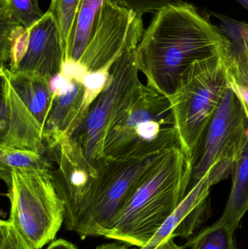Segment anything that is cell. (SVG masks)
<instances>
[{
	"instance_id": "5",
	"label": "cell",
	"mask_w": 248,
	"mask_h": 249,
	"mask_svg": "<svg viewBox=\"0 0 248 249\" xmlns=\"http://www.w3.org/2000/svg\"><path fill=\"white\" fill-rule=\"evenodd\" d=\"M230 53L194 63L181 75L174 92L167 97L181 147L192 160L228 89L227 64Z\"/></svg>"
},
{
	"instance_id": "25",
	"label": "cell",
	"mask_w": 248,
	"mask_h": 249,
	"mask_svg": "<svg viewBox=\"0 0 248 249\" xmlns=\"http://www.w3.org/2000/svg\"><path fill=\"white\" fill-rule=\"evenodd\" d=\"M0 249H34L9 220L0 222Z\"/></svg>"
},
{
	"instance_id": "14",
	"label": "cell",
	"mask_w": 248,
	"mask_h": 249,
	"mask_svg": "<svg viewBox=\"0 0 248 249\" xmlns=\"http://www.w3.org/2000/svg\"><path fill=\"white\" fill-rule=\"evenodd\" d=\"M83 92V84L72 82L68 90L52 102L43 130L48 150H52L63 139L74 135V124L81 109Z\"/></svg>"
},
{
	"instance_id": "12",
	"label": "cell",
	"mask_w": 248,
	"mask_h": 249,
	"mask_svg": "<svg viewBox=\"0 0 248 249\" xmlns=\"http://www.w3.org/2000/svg\"><path fill=\"white\" fill-rule=\"evenodd\" d=\"M29 31L27 53L17 70L36 73L50 80L61 72L66 58L64 39L58 23L47 11Z\"/></svg>"
},
{
	"instance_id": "22",
	"label": "cell",
	"mask_w": 248,
	"mask_h": 249,
	"mask_svg": "<svg viewBox=\"0 0 248 249\" xmlns=\"http://www.w3.org/2000/svg\"><path fill=\"white\" fill-rule=\"evenodd\" d=\"M0 168H46L54 169L45 155L32 150L0 146Z\"/></svg>"
},
{
	"instance_id": "1",
	"label": "cell",
	"mask_w": 248,
	"mask_h": 249,
	"mask_svg": "<svg viewBox=\"0 0 248 249\" xmlns=\"http://www.w3.org/2000/svg\"><path fill=\"white\" fill-rule=\"evenodd\" d=\"M232 42L209 15L181 1L159 10L135 50L147 86L168 97L194 63L231 52Z\"/></svg>"
},
{
	"instance_id": "3",
	"label": "cell",
	"mask_w": 248,
	"mask_h": 249,
	"mask_svg": "<svg viewBox=\"0 0 248 249\" xmlns=\"http://www.w3.org/2000/svg\"><path fill=\"white\" fill-rule=\"evenodd\" d=\"M179 143L168 98L140 82L108 133L104 158L151 156Z\"/></svg>"
},
{
	"instance_id": "21",
	"label": "cell",
	"mask_w": 248,
	"mask_h": 249,
	"mask_svg": "<svg viewBox=\"0 0 248 249\" xmlns=\"http://www.w3.org/2000/svg\"><path fill=\"white\" fill-rule=\"evenodd\" d=\"M112 65L113 64H109L100 70L90 71L84 77L83 84L84 88L83 102L80 113L74 123V133L87 118V114L93 104L106 88L110 77Z\"/></svg>"
},
{
	"instance_id": "16",
	"label": "cell",
	"mask_w": 248,
	"mask_h": 249,
	"mask_svg": "<svg viewBox=\"0 0 248 249\" xmlns=\"http://www.w3.org/2000/svg\"><path fill=\"white\" fill-rule=\"evenodd\" d=\"M231 176L232 186L230 197L218 220L235 232L248 211V129L246 144L234 162Z\"/></svg>"
},
{
	"instance_id": "23",
	"label": "cell",
	"mask_w": 248,
	"mask_h": 249,
	"mask_svg": "<svg viewBox=\"0 0 248 249\" xmlns=\"http://www.w3.org/2000/svg\"><path fill=\"white\" fill-rule=\"evenodd\" d=\"M81 1L82 0H51L48 10L53 16L61 31L65 46L66 55L70 35Z\"/></svg>"
},
{
	"instance_id": "26",
	"label": "cell",
	"mask_w": 248,
	"mask_h": 249,
	"mask_svg": "<svg viewBox=\"0 0 248 249\" xmlns=\"http://www.w3.org/2000/svg\"><path fill=\"white\" fill-rule=\"evenodd\" d=\"M221 21L220 29L231 40L243 37L248 41V23L230 18L220 13H212Z\"/></svg>"
},
{
	"instance_id": "19",
	"label": "cell",
	"mask_w": 248,
	"mask_h": 249,
	"mask_svg": "<svg viewBox=\"0 0 248 249\" xmlns=\"http://www.w3.org/2000/svg\"><path fill=\"white\" fill-rule=\"evenodd\" d=\"M234 234L226 224L218 220L190 238L183 247L190 249H236Z\"/></svg>"
},
{
	"instance_id": "9",
	"label": "cell",
	"mask_w": 248,
	"mask_h": 249,
	"mask_svg": "<svg viewBox=\"0 0 248 249\" xmlns=\"http://www.w3.org/2000/svg\"><path fill=\"white\" fill-rule=\"evenodd\" d=\"M58 164L54 184L65 209L66 229L74 232L77 222L90 204L98 169L86 156L76 136H66L50 151Z\"/></svg>"
},
{
	"instance_id": "4",
	"label": "cell",
	"mask_w": 248,
	"mask_h": 249,
	"mask_svg": "<svg viewBox=\"0 0 248 249\" xmlns=\"http://www.w3.org/2000/svg\"><path fill=\"white\" fill-rule=\"evenodd\" d=\"M54 169L0 168L10 203L8 220L34 249L54 241L64 223L65 209L54 184Z\"/></svg>"
},
{
	"instance_id": "17",
	"label": "cell",
	"mask_w": 248,
	"mask_h": 249,
	"mask_svg": "<svg viewBox=\"0 0 248 249\" xmlns=\"http://www.w3.org/2000/svg\"><path fill=\"white\" fill-rule=\"evenodd\" d=\"M103 2V0H82L70 35L65 60L80 61L96 27Z\"/></svg>"
},
{
	"instance_id": "20",
	"label": "cell",
	"mask_w": 248,
	"mask_h": 249,
	"mask_svg": "<svg viewBox=\"0 0 248 249\" xmlns=\"http://www.w3.org/2000/svg\"><path fill=\"white\" fill-rule=\"evenodd\" d=\"M45 13L39 0H0V18L7 19L31 29Z\"/></svg>"
},
{
	"instance_id": "27",
	"label": "cell",
	"mask_w": 248,
	"mask_h": 249,
	"mask_svg": "<svg viewBox=\"0 0 248 249\" xmlns=\"http://www.w3.org/2000/svg\"><path fill=\"white\" fill-rule=\"evenodd\" d=\"M90 71L80 62L71 59H66L61 67V73L71 82L83 84V80Z\"/></svg>"
},
{
	"instance_id": "18",
	"label": "cell",
	"mask_w": 248,
	"mask_h": 249,
	"mask_svg": "<svg viewBox=\"0 0 248 249\" xmlns=\"http://www.w3.org/2000/svg\"><path fill=\"white\" fill-rule=\"evenodd\" d=\"M231 42L227 64L228 87L238 97L248 124V41L241 37Z\"/></svg>"
},
{
	"instance_id": "13",
	"label": "cell",
	"mask_w": 248,
	"mask_h": 249,
	"mask_svg": "<svg viewBox=\"0 0 248 249\" xmlns=\"http://www.w3.org/2000/svg\"><path fill=\"white\" fill-rule=\"evenodd\" d=\"M211 187L208 172L188 192L149 242L138 249H154L168 238H190L206 218Z\"/></svg>"
},
{
	"instance_id": "15",
	"label": "cell",
	"mask_w": 248,
	"mask_h": 249,
	"mask_svg": "<svg viewBox=\"0 0 248 249\" xmlns=\"http://www.w3.org/2000/svg\"><path fill=\"white\" fill-rule=\"evenodd\" d=\"M4 68L13 89L44 130L52 104L50 80L32 71Z\"/></svg>"
},
{
	"instance_id": "2",
	"label": "cell",
	"mask_w": 248,
	"mask_h": 249,
	"mask_svg": "<svg viewBox=\"0 0 248 249\" xmlns=\"http://www.w3.org/2000/svg\"><path fill=\"white\" fill-rule=\"evenodd\" d=\"M192 173V160L180 143L160 152L105 238L144 247L186 197Z\"/></svg>"
},
{
	"instance_id": "29",
	"label": "cell",
	"mask_w": 248,
	"mask_h": 249,
	"mask_svg": "<svg viewBox=\"0 0 248 249\" xmlns=\"http://www.w3.org/2000/svg\"><path fill=\"white\" fill-rule=\"evenodd\" d=\"M46 249H78L74 244L64 239L54 240Z\"/></svg>"
},
{
	"instance_id": "28",
	"label": "cell",
	"mask_w": 248,
	"mask_h": 249,
	"mask_svg": "<svg viewBox=\"0 0 248 249\" xmlns=\"http://www.w3.org/2000/svg\"><path fill=\"white\" fill-rule=\"evenodd\" d=\"M72 82L64 77L61 72L54 75L50 80V87L52 93V102L55 98L64 94L69 89Z\"/></svg>"
},
{
	"instance_id": "8",
	"label": "cell",
	"mask_w": 248,
	"mask_h": 249,
	"mask_svg": "<svg viewBox=\"0 0 248 249\" xmlns=\"http://www.w3.org/2000/svg\"><path fill=\"white\" fill-rule=\"evenodd\" d=\"M247 123L238 97L228 87L195 151L189 191L214 165H234L247 140Z\"/></svg>"
},
{
	"instance_id": "30",
	"label": "cell",
	"mask_w": 248,
	"mask_h": 249,
	"mask_svg": "<svg viewBox=\"0 0 248 249\" xmlns=\"http://www.w3.org/2000/svg\"><path fill=\"white\" fill-rule=\"evenodd\" d=\"M154 249H186L183 246L180 247L175 243L174 238H168Z\"/></svg>"
},
{
	"instance_id": "7",
	"label": "cell",
	"mask_w": 248,
	"mask_h": 249,
	"mask_svg": "<svg viewBox=\"0 0 248 249\" xmlns=\"http://www.w3.org/2000/svg\"><path fill=\"white\" fill-rule=\"evenodd\" d=\"M136 48H128L115 61L106 88L92 105L84 122L73 135L77 138L86 156L95 166L104 158L105 142L114 121L141 82Z\"/></svg>"
},
{
	"instance_id": "24",
	"label": "cell",
	"mask_w": 248,
	"mask_h": 249,
	"mask_svg": "<svg viewBox=\"0 0 248 249\" xmlns=\"http://www.w3.org/2000/svg\"><path fill=\"white\" fill-rule=\"evenodd\" d=\"M115 5L133 12L138 16L156 12L171 4H177L182 0H109Z\"/></svg>"
},
{
	"instance_id": "6",
	"label": "cell",
	"mask_w": 248,
	"mask_h": 249,
	"mask_svg": "<svg viewBox=\"0 0 248 249\" xmlns=\"http://www.w3.org/2000/svg\"><path fill=\"white\" fill-rule=\"evenodd\" d=\"M159 153L121 159L103 158L96 165L98 177L90 204L74 228V232L81 239L106 237L110 233L127 202Z\"/></svg>"
},
{
	"instance_id": "10",
	"label": "cell",
	"mask_w": 248,
	"mask_h": 249,
	"mask_svg": "<svg viewBox=\"0 0 248 249\" xmlns=\"http://www.w3.org/2000/svg\"><path fill=\"white\" fill-rule=\"evenodd\" d=\"M144 31L142 16L103 0L96 27L80 61L89 71L113 64L128 48L138 47Z\"/></svg>"
},
{
	"instance_id": "31",
	"label": "cell",
	"mask_w": 248,
	"mask_h": 249,
	"mask_svg": "<svg viewBox=\"0 0 248 249\" xmlns=\"http://www.w3.org/2000/svg\"><path fill=\"white\" fill-rule=\"evenodd\" d=\"M95 249H128L126 245H121L116 243H110V244H104L99 246Z\"/></svg>"
},
{
	"instance_id": "32",
	"label": "cell",
	"mask_w": 248,
	"mask_h": 249,
	"mask_svg": "<svg viewBox=\"0 0 248 249\" xmlns=\"http://www.w3.org/2000/svg\"><path fill=\"white\" fill-rule=\"evenodd\" d=\"M248 10V0H236Z\"/></svg>"
},
{
	"instance_id": "11",
	"label": "cell",
	"mask_w": 248,
	"mask_h": 249,
	"mask_svg": "<svg viewBox=\"0 0 248 249\" xmlns=\"http://www.w3.org/2000/svg\"><path fill=\"white\" fill-rule=\"evenodd\" d=\"M1 104L0 146L35 151H48L43 127L12 86L4 67L0 69Z\"/></svg>"
}]
</instances>
